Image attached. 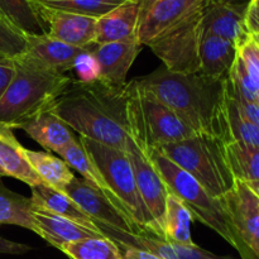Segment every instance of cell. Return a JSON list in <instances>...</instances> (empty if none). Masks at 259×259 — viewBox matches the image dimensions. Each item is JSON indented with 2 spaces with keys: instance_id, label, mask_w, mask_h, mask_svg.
I'll use <instances>...</instances> for the list:
<instances>
[{
  "instance_id": "obj_23",
  "label": "cell",
  "mask_w": 259,
  "mask_h": 259,
  "mask_svg": "<svg viewBox=\"0 0 259 259\" xmlns=\"http://www.w3.org/2000/svg\"><path fill=\"white\" fill-rule=\"evenodd\" d=\"M58 154H60L61 158H62L71 168L77 171L85 181H88L91 186L98 189L99 191H100L101 194L114 205V206L118 207L121 212H124V214L128 217L125 210L121 207V205L119 204L118 200L114 197L113 192L110 191L108 185L105 184L103 176L100 175L99 169L96 168L94 162L90 159V157L88 156V153H86V151L83 149V147L81 146L77 138H76L75 141L71 142L70 144H67V146H66ZM129 219H131V218H129ZM132 222H133V220H132Z\"/></svg>"
},
{
  "instance_id": "obj_42",
  "label": "cell",
  "mask_w": 259,
  "mask_h": 259,
  "mask_svg": "<svg viewBox=\"0 0 259 259\" xmlns=\"http://www.w3.org/2000/svg\"><path fill=\"white\" fill-rule=\"evenodd\" d=\"M185 2H186L190 7H194V5H197L200 4V3H202V0H185Z\"/></svg>"
},
{
  "instance_id": "obj_26",
  "label": "cell",
  "mask_w": 259,
  "mask_h": 259,
  "mask_svg": "<svg viewBox=\"0 0 259 259\" xmlns=\"http://www.w3.org/2000/svg\"><path fill=\"white\" fill-rule=\"evenodd\" d=\"M228 163L235 180L242 182L259 180V148L243 142L232 141L225 144Z\"/></svg>"
},
{
  "instance_id": "obj_20",
  "label": "cell",
  "mask_w": 259,
  "mask_h": 259,
  "mask_svg": "<svg viewBox=\"0 0 259 259\" xmlns=\"http://www.w3.org/2000/svg\"><path fill=\"white\" fill-rule=\"evenodd\" d=\"M237 57L238 47L234 43L217 35L202 34L199 51L200 73L211 78L228 77Z\"/></svg>"
},
{
  "instance_id": "obj_6",
  "label": "cell",
  "mask_w": 259,
  "mask_h": 259,
  "mask_svg": "<svg viewBox=\"0 0 259 259\" xmlns=\"http://www.w3.org/2000/svg\"><path fill=\"white\" fill-rule=\"evenodd\" d=\"M77 139L99 169L114 197L142 234L156 237L151 217L137 190L133 167L125 151L105 146L85 137L78 136Z\"/></svg>"
},
{
  "instance_id": "obj_37",
  "label": "cell",
  "mask_w": 259,
  "mask_h": 259,
  "mask_svg": "<svg viewBox=\"0 0 259 259\" xmlns=\"http://www.w3.org/2000/svg\"><path fill=\"white\" fill-rule=\"evenodd\" d=\"M245 24L249 33H259V10L255 8H247L245 12Z\"/></svg>"
},
{
  "instance_id": "obj_22",
  "label": "cell",
  "mask_w": 259,
  "mask_h": 259,
  "mask_svg": "<svg viewBox=\"0 0 259 259\" xmlns=\"http://www.w3.org/2000/svg\"><path fill=\"white\" fill-rule=\"evenodd\" d=\"M25 154L42 184L56 191L65 192L71 181L75 179L72 168L62 158L52 156L50 152L25 148Z\"/></svg>"
},
{
  "instance_id": "obj_41",
  "label": "cell",
  "mask_w": 259,
  "mask_h": 259,
  "mask_svg": "<svg viewBox=\"0 0 259 259\" xmlns=\"http://www.w3.org/2000/svg\"><path fill=\"white\" fill-rule=\"evenodd\" d=\"M248 7L255 8V9L259 10V0H250L249 4H248Z\"/></svg>"
},
{
  "instance_id": "obj_34",
  "label": "cell",
  "mask_w": 259,
  "mask_h": 259,
  "mask_svg": "<svg viewBox=\"0 0 259 259\" xmlns=\"http://www.w3.org/2000/svg\"><path fill=\"white\" fill-rule=\"evenodd\" d=\"M228 83H229L230 93L233 94V96H234L235 100L238 101V104H239V106L242 108V110L244 111L245 115H247L248 118H249L250 120H252L253 123H254L255 125L259 128V106L254 103V101H248L247 99L242 98L239 94L235 93L234 89H233V86H232V83H230V81H229V76H228Z\"/></svg>"
},
{
  "instance_id": "obj_1",
  "label": "cell",
  "mask_w": 259,
  "mask_h": 259,
  "mask_svg": "<svg viewBox=\"0 0 259 259\" xmlns=\"http://www.w3.org/2000/svg\"><path fill=\"white\" fill-rule=\"evenodd\" d=\"M134 80L139 88L172 109L196 134L224 143L233 141L228 123V77L171 72L162 66Z\"/></svg>"
},
{
  "instance_id": "obj_12",
  "label": "cell",
  "mask_w": 259,
  "mask_h": 259,
  "mask_svg": "<svg viewBox=\"0 0 259 259\" xmlns=\"http://www.w3.org/2000/svg\"><path fill=\"white\" fill-rule=\"evenodd\" d=\"M86 48L73 47L50 35H29L27 37V50L20 60L39 70L56 75H66L72 71L76 57Z\"/></svg>"
},
{
  "instance_id": "obj_11",
  "label": "cell",
  "mask_w": 259,
  "mask_h": 259,
  "mask_svg": "<svg viewBox=\"0 0 259 259\" xmlns=\"http://www.w3.org/2000/svg\"><path fill=\"white\" fill-rule=\"evenodd\" d=\"M34 5L40 20L45 24L46 34L51 38L78 48H89L95 43L98 23L96 18L58 12L37 4Z\"/></svg>"
},
{
  "instance_id": "obj_35",
  "label": "cell",
  "mask_w": 259,
  "mask_h": 259,
  "mask_svg": "<svg viewBox=\"0 0 259 259\" xmlns=\"http://www.w3.org/2000/svg\"><path fill=\"white\" fill-rule=\"evenodd\" d=\"M121 250V259H163L154 253L148 250L139 249L136 247H126V245H119Z\"/></svg>"
},
{
  "instance_id": "obj_4",
  "label": "cell",
  "mask_w": 259,
  "mask_h": 259,
  "mask_svg": "<svg viewBox=\"0 0 259 259\" xmlns=\"http://www.w3.org/2000/svg\"><path fill=\"white\" fill-rule=\"evenodd\" d=\"M17 73L0 100V121L17 128L18 124L50 106L73 78L39 70L15 58Z\"/></svg>"
},
{
  "instance_id": "obj_17",
  "label": "cell",
  "mask_w": 259,
  "mask_h": 259,
  "mask_svg": "<svg viewBox=\"0 0 259 259\" xmlns=\"http://www.w3.org/2000/svg\"><path fill=\"white\" fill-rule=\"evenodd\" d=\"M30 217L34 225L33 233L39 235L48 244L60 250L66 244L99 235L81 227L77 223L53 214L43 207L33 205L32 202H30Z\"/></svg>"
},
{
  "instance_id": "obj_43",
  "label": "cell",
  "mask_w": 259,
  "mask_h": 259,
  "mask_svg": "<svg viewBox=\"0 0 259 259\" xmlns=\"http://www.w3.org/2000/svg\"><path fill=\"white\" fill-rule=\"evenodd\" d=\"M254 103L257 104V105L259 106V91L257 93V95H255V100H254Z\"/></svg>"
},
{
  "instance_id": "obj_32",
  "label": "cell",
  "mask_w": 259,
  "mask_h": 259,
  "mask_svg": "<svg viewBox=\"0 0 259 259\" xmlns=\"http://www.w3.org/2000/svg\"><path fill=\"white\" fill-rule=\"evenodd\" d=\"M72 71H75L78 82L91 83L100 80V66L95 56L89 48L83 50L76 57Z\"/></svg>"
},
{
  "instance_id": "obj_7",
  "label": "cell",
  "mask_w": 259,
  "mask_h": 259,
  "mask_svg": "<svg viewBox=\"0 0 259 259\" xmlns=\"http://www.w3.org/2000/svg\"><path fill=\"white\" fill-rule=\"evenodd\" d=\"M202 38V3L194 5L171 28L148 45L171 72L195 73L200 70Z\"/></svg>"
},
{
  "instance_id": "obj_29",
  "label": "cell",
  "mask_w": 259,
  "mask_h": 259,
  "mask_svg": "<svg viewBox=\"0 0 259 259\" xmlns=\"http://www.w3.org/2000/svg\"><path fill=\"white\" fill-rule=\"evenodd\" d=\"M30 2L47 9L86 15L99 19L128 0H30Z\"/></svg>"
},
{
  "instance_id": "obj_33",
  "label": "cell",
  "mask_w": 259,
  "mask_h": 259,
  "mask_svg": "<svg viewBox=\"0 0 259 259\" xmlns=\"http://www.w3.org/2000/svg\"><path fill=\"white\" fill-rule=\"evenodd\" d=\"M17 73V65L14 60L0 57V100L4 96Z\"/></svg>"
},
{
  "instance_id": "obj_3",
  "label": "cell",
  "mask_w": 259,
  "mask_h": 259,
  "mask_svg": "<svg viewBox=\"0 0 259 259\" xmlns=\"http://www.w3.org/2000/svg\"><path fill=\"white\" fill-rule=\"evenodd\" d=\"M225 144L220 139L196 134L154 149L191 175L210 196L220 200L237 181L228 163Z\"/></svg>"
},
{
  "instance_id": "obj_27",
  "label": "cell",
  "mask_w": 259,
  "mask_h": 259,
  "mask_svg": "<svg viewBox=\"0 0 259 259\" xmlns=\"http://www.w3.org/2000/svg\"><path fill=\"white\" fill-rule=\"evenodd\" d=\"M70 259H121L119 245L105 235L89 237L61 248Z\"/></svg>"
},
{
  "instance_id": "obj_25",
  "label": "cell",
  "mask_w": 259,
  "mask_h": 259,
  "mask_svg": "<svg viewBox=\"0 0 259 259\" xmlns=\"http://www.w3.org/2000/svg\"><path fill=\"white\" fill-rule=\"evenodd\" d=\"M0 17L25 37L46 34V28L30 0H0Z\"/></svg>"
},
{
  "instance_id": "obj_38",
  "label": "cell",
  "mask_w": 259,
  "mask_h": 259,
  "mask_svg": "<svg viewBox=\"0 0 259 259\" xmlns=\"http://www.w3.org/2000/svg\"><path fill=\"white\" fill-rule=\"evenodd\" d=\"M204 3H222L237 8H248L250 0H202Z\"/></svg>"
},
{
  "instance_id": "obj_19",
  "label": "cell",
  "mask_w": 259,
  "mask_h": 259,
  "mask_svg": "<svg viewBox=\"0 0 259 259\" xmlns=\"http://www.w3.org/2000/svg\"><path fill=\"white\" fill-rule=\"evenodd\" d=\"M0 168L5 177H14L29 187L42 184L29 164L25 148L14 134V128L0 121Z\"/></svg>"
},
{
  "instance_id": "obj_15",
  "label": "cell",
  "mask_w": 259,
  "mask_h": 259,
  "mask_svg": "<svg viewBox=\"0 0 259 259\" xmlns=\"http://www.w3.org/2000/svg\"><path fill=\"white\" fill-rule=\"evenodd\" d=\"M185 0H142L137 39L142 46L152 40L176 24L190 9Z\"/></svg>"
},
{
  "instance_id": "obj_16",
  "label": "cell",
  "mask_w": 259,
  "mask_h": 259,
  "mask_svg": "<svg viewBox=\"0 0 259 259\" xmlns=\"http://www.w3.org/2000/svg\"><path fill=\"white\" fill-rule=\"evenodd\" d=\"M52 104L18 124L17 128L24 131L46 151L60 153L76 137L72 129L53 111Z\"/></svg>"
},
{
  "instance_id": "obj_40",
  "label": "cell",
  "mask_w": 259,
  "mask_h": 259,
  "mask_svg": "<svg viewBox=\"0 0 259 259\" xmlns=\"http://www.w3.org/2000/svg\"><path fill=\"white\" fill-rule=\"evenodd\" d=\"M250 38H252L253 42L259 47V33H250Z\"/></svg>"
},
{
  "instance_id": "obj_2",
  "label": "cell",
  "mask_w": 259,
  "mask_h": 259,
  "mask_svg": "<svg viewBox=\"0 0 259 259\" xmlns=\"http://www.w3.org/2000/svg\"><path fill=\"white\" fill-rule=\"evenodd\" d=\"M52 109L80 137L125 151L128 138V83L72 80L53 101Z\"/></svg>"
},
{
  "instance_id": "obj_39",
  "label": "cell",
  "mask_w": 259,
  "mask_h": 259,
  "mask_svg": "<svg viewBox=\"0 0 259 259\" xmlns=\"http://www.w3.org/2000/svg\"><path fill=\"white\" fill-rule=\"evenodd\" d=\"M248 187H249L250 191L255 195V196L259 199V180L258 181H249V182H244Z\"/></svg>"
},
{
  "instance_id": "obj_21",
  "label": "cell",
  "mask_w": 259,
  "mask_h": 259,
  "mask_svg": "<svg viewBox=\"0 0 259 259\" xmlns=\"http://www.w3.org/2000/svg\"><path fill=\"white\" fill-rule=\"evenodd\" d=\"M30 190H32L30 202L33 205H37L53 214H57L71 222L77 223L78 225L96 233V234L104 235L100 228L95 224V222L67 194L56 191L43 184L30 187Z\"/></svg>"
},
{
  "instance_id": "obj_30",
  "label": "cell",
  "mask_w": 259,
  "mask_h": 259,
  "mask_svg": "<svg viewBox=\"0 0 259 259\" xmlns=\"http://www.w3.org/2000/svg\"><path fill=\"white\" fill-rule=\"evenodd\" d=\"M228 86V123H229L230 133H232L233 141L243 142L249 146L258 147L259 148V128L248 118L239 106L238 101L230 93L229 83L227 80Z\"/></svg>"
},
{
  "instance_id": "obj_8",
  "label": "cell",
  "mask_w": 259,
  "mask_h": 259,
  "mask_svg": "<svg viewBox=\"0 0 259 259\" xmlns=\"http://www.w3.org/2000/svg\"><path fill=\"white\" fill-rule=\"evenodd\" d=\"M234 234V248L243 259H255L259 253V199L242 181L220 199Z\"/></svg>"
},
{
  "instance_id": "obj_14",
  "label": "cell",
  "mask_w": 259,
  "mask_h": 259,
  "mask_svg": "<svg viewBox=\"0 0 259 259\" xmlns=\"http://www.w3.org/2000/svg\"><path fill=\"white\" fill-rule=\"evenodd\" d=\"M245 12L247 8L202 2V34L217 35L239 48L250 38Z\"/></svg>"
},
{
  "instance_id": "obj_9",
  "label": "cell",
  "mask_w": 259,
  "mask_h": 259,
  "mask_svg": "<svg viewBox=\"0 0 259 259\" xmlns=\"http://www.w3.org/2000/svg\"><path fill=\"white\" fill-rule=\"evenodd\" d=\"M125 153L133 167L134 179H136L137 190L139 192L142 201L151 217L153 224L154 234L158 239L164 240L163 224L166 214V204L169 191L164 185L163 180L159 176L151 162L142 153L136 142L129 137L126 138Z\"/></svg>"
},
{
  "instance_id": "obj_24",
  "label": "cell",
  "mask_w": 259,
  "mask_h": 259,
  "mask_svg": "<svg viewBox=\"0 0 259 259\" xmlns=\"http://www.w3.org/2000/svg\"><path fill=\"white\" fill-rule=\"evenodd\" d=\"M195 220L192 212L175 195L169 194L164 214V240L174 244H195L191 235V224Z\"/></svg>"
},
{
  "instance_id": "obj_13",
  "label": "cell",
  "mask_w": 259,
  "mask_h": 259,
  "mask_svg": "<svg viewBox=\"0 0 259 259\" xmlns=\"http://www.w3.org/2000/svg\"><path fill=\"white\" fill-rule=\"evenodd\" d=\"M143 46L138 39L104 43L89 47L100 66V81L111 86H124L134 61Z\"/></svg>"
},
{
  "instance_id": "obj_28",
  "label": "cell",
  "mask_w": 259,
  "mask_h": 259,
  "mask_svg": "<svg viewBox=\"0 0 259 259\" xmlns=\"http://www.w3.org/2000/svg\"><path fill=\"white\" fill-rule=\"evenodd\" d=\"M17 225L33 232L30 199L18 195L0 185V227Z\"/></svg>"
},
{
  "instance_id": "obj_5",
  "label": "cell",
  "mask_w": 259,
  "mask_h": 259,
  "mask_svg": "<svg viewBox=\"0 0 259 259\" xmlns=\"http://www.w3.org/2000/svg\"><path fill=\"white\" fill-rule=\"evenodd\" d=\"M163 180L169 194L181 200L185 206L192 212L195 220H199L214 230L225 242L234 247L235 240L229 218L220 200L214 199L206 190L185 169L175 164L157 149L148 148L142 151Z\"/></svg>"
},
{
  "instance_id": "obj_44",
  "label": "cell",
  "mask_w": 259,
  "mask_h": 259,
  "mask_svg": "<svg viewBox=\"0 0 259 259\" xmlns=\"http://www.w3.org/2000/svg\"><path fill=\"white\" fill-rule=\"evenodd\" d=\"M2 177H5V174H4V172H3V169L0 168V179H2Z\"/></svg>"
},
{
  "instance_id": "obj_10",
  "label": "cell",
  "mask_w": 259,
  "mask_h": 259,
  "mask_svg": "<svg viewBox=\"0 0 259 259\" xmlns=\"http://www.w3.org/2000/svg\"><path fill=\"white\" fill-rule=\"evenodd\" d=\"M65 194H67L98 227L142 234L137 225L124 212L114 206L98 189L91 186L83 179L75 177L67 186Z\"/></svg>"
},
{
  "instance_id": "obj_31",
  "label": "cell",
  "mask_w": 259,
  "mask_h": 259,
  "mask_svg": "<svg viewBox=\"0 0 259 259\" xmlns=\"http://www.w3.org/2000/svg\"><path fill=\"white\" fill-rule=\"evenodd\" d=\"M27 50V37L0 17V57H20Z\"/></svg>"
},
{
  "instance_id": "obj_18",
  "label": "cell",
  "mask_w": 259,
  "mask_h": 259,
  "mask_svg": "<svg viewBox=\"0 0 259 259\" xmlns=\"http://www.w3.org/2000/svg\"><path fill=\"white\" fill-rule=\"evenodd\" d=\"M142 0H128L99 18L95 45L137 39Z\"/></svg>"
},
{
  "instance_id": "obj_36",
  "label": "cell",
  "mask_w": 259,
  "mask_h": 259,
  "mask_svg": "<svg viewBox=\"0 0 259 259\" xmlns=\"http://www.w3.org/2000/svg\"><path fill=\"white\" fill-rule=\"evenodd\" d=\"M30 247L27 244H22V243L13 242V240L4 239L0 237V253L3 254H24V253L29 252Z\"/></svg>"
}]
</instances>
